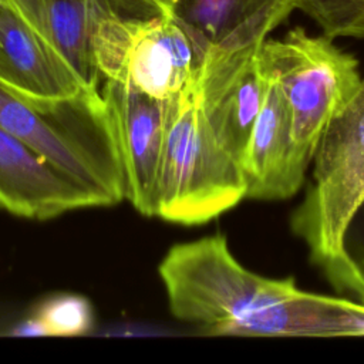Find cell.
Wrapping results in <instances>:
<instances>
[{
	"label": "cell",
	"mask_w": 364,
	"mask_h": 364,
	"mask_svg": "<svg viewBox=\"0 0 364 364\" xmlns=\"http://www.w3.org/2000/svg\"><path fill=\"white\" fill-rule=\"evenodd\" d=\"M0 85L40 101L90 91L10 0H0Z\"/></svg>",
	"instance_id": "12"
},
{
	"label": "cell",
	"mask_w": 364,
	"mask_h": 364,
	"mask_svg": "<svg viewBox=\"0 0 364 364\" xmlns=\"http://www.w3.org/2000/svg\"><path fill=\"white\" fill-rule=\"evenodd\" d=\"M344 274L338 293L364 304V202L351 219L344 236Z\"/></svg>",
	"instance_id": "16"
},
{
	"label": "cell",
	"mask_w": 364,
	"mask_h": 364,
	"mask_svg": "<svg viewBox=\"0 0 364 364\" xmlns=\"http://www.w3.org/2000/svg\"><path fill=\"white\" fill-rule=\"evenodd\" d=\"M171 313L218 336H364V304L242 266L223 236L172 246L159 267Z\"/></svg>",
	"instance_id": "1"
},
{
	"label": "cell",
	"mask_w": 364,
	"mask_h": 364,
	"mask_svg": "<svg viewBox=\"0 0 364 364\" xmlns=\"http://www.w3.org/2000/svg\"><path fill=\"white\" fill-rule=\"evenodd\" d=\"M264 77L277 84L291 118L293 139L311 162L328 121L351 100L363 78L357 60L331 38L314 37L296 27L259 48Z\"/></svg>",
	"instance_id": "6"
},
{
	"label": "cell",
	"mask_w": 364,
	"mask_h": 364,
	"mask_svg": "<svg viewBox=\"0 0 364 364\" xmlns=\"http://www.w3.org/2000/svg\"><path fill=\"white\" fill-rule=\"evenodd\" d=\"M208 48L169 10L117 16L98 27L94 61L102 81L166 101L196 85Z\"/></svg>",
	"instance_id": "5"
},
{
	"label": "cell",
	"mask_w": 364,
	"mask_h": 364,
	"mask_svg": "<svg viewBox=\"0 0 364 364\" xmlns=\"http://www.w3.org/2000/svg\"><path fill=\"white\" fill-rule=\"evenodd\" d=\"M313 162V182L291 216V230L337 290L346 266L344 236L364 202V78L326 125Z\"/></svg>",
	"instance_id": "4"
},
{
	"label": "cell",
	"mask_w": 364,
	"mask_h": 364,
	"mask_svg": "<svg viewBox=\"0 0 364 364\" xmlns=\"http://www.w3.org/2000/svg\"><path fill=\"white\" fill-rule=\"evenodd\" d=\"M297 9L306 13L328 38H364V0H297Z\"/></svg>",
	"instance_id": "14"
},
{
	"label": "cell",
	"mask_w": 364,
	"mask_h": 364,
	"mask_svg": "<svg viewBox=\"0 0 364 364\" xmlns=\"http://www.w3.org/2000/svg\"><path fill=\"white\" fill-rule=\"evenodd\" d=\"M64 58L82 85L101 90L94 61V37L108 18L146 17L168 11L164 0H10Z\"/></svg>",
	"instance_id": "8"
},
{
	"label": "cell",
	"mask_w": 364,
	"mask_h": 364,
	"mask_svg": "<svg viewBox=\"0 0 364 364\" xmlns=\"http://www.w3.org/2000/svg\"><path fill=\"white\" fill-rule=\"evenodd\" d=\"M164 1L208 47L262 43L297 9V0Z\"/></svg>",
	"instance_id": "13"
},
{
	"label": "cell",
	"mask_w": 364,
	"mask_h": 364,
	"mask_svg": "<svg viewBox=\"0 0 364 364\" xmlns=\"http://www.w3.org/2000/svg\"><path fill=\"white\" fill-rule=\"evenodd\" d=\"M195 87L166 100L154 199V216L181 225L209 222L246 198L242 165L216 139Z\"/></svg>",
	"instance_id": "3"
},
{
	"label": "cell",
	"mask_w": 364,
	"mask_h": 364,
	"mask_svg": "<svg viewBox=\"0 0 364 364\" xmlns=\"http://www.w3.org/2000/svg\"><path fill=\"white\" fill-rule=\"evenodd\" d=\"M91 321L85 300L75 296H63L48 300L37 317L26 326V333L34 334H80L87 331Z\"/></svg>",
	"instance_id": "15"
},
{
	"label": "cell",
	"mask_w": 364,
	"mask_h": 364,
	"mask_svg": "<svg viewBox=\"0 0 364 364\" xmlns=\"http://www.w3.org/2000/svg\"><path fill=\"white\" fill-rule=\"evenodd\" d=\"M0 206L16 216L43 220L98 202L0 125Z\"/></svg>",
	"instance_id": "11"
},
{
	"label": "cell",
	"mask_w": 364,
	"mask_h": 364,
	"mask_svg": "<svg viewBox=\"0 0 364 364\" xmlns=\"http://www.w3.org/2000/svg\"><path fill=\"white\" fill-rule=\"evenodd\" d=\"M262 43L209 47L195 87L216 139L240 165L264 97L266 81L259 64Z\"/></svg>",
	"instance_id": "7"
},
{
	"label": "cell",
	"mask_w": 364,
	"mask_h": 364,
	"mask_svg": "<svg viewBox=\"0 0 364 364\" xmlns=\"http://www.w3.org/2000/svg\"><path fill=\"white\" fill-rule=\"evenodd\" d=\"M105 101L117 139L127 199L145 216H154L156 176L162 155L166 101L129 90L114 81H102Z\"/></svg>",
	"instance_id": "9"
},
{
	"label": "cell",
	"mask_w": 364,
	"mask_h": 364,
	"mask_svg": "<svg viewBox=\"0 0 364 364\" xmlns=\"http://www.w3.org/2000/svg\"><path fill=\"white\" fill-rule=\"evenodd\" d=\"M264 81V97L242 162L246 198L287 199L301 188L310 162L293 139L290 109L284 95L274 81L267 77Z\"/></svg>",
	"instance_id": "10"
},
{
	"label": "cell",
	"mask_w": 364,
	"mask_h": 364,
	"mask_svg": "<svg viewBox=\"0 0 364 364\" xmlns=\"http://www.w3.org/2000/svg\"><path fill=\"white\" fill-rule=\"evenodd\" d=\"M0 125L88 191L98 206L127 198L125 173L101 91L40 101L0 85Z\"/></svg>",
	"instance_id": "2"
}]
</instances>
